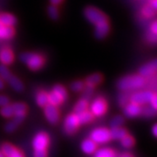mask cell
Here are the masks:
<instances>
[{
	"instance_id": "4dcf8cb0",
	"label": "cell",
	"mask_w": 157,
	"mask_h": 157,
	"mask_svg": "<svg viewBox=\"0 0 157 157\" xmlns=\"http://www.w3.org/2000/svg\"><path fill=\"white\" fill-rule=\"evenodd\" d=\"M124 123V118L121 115H116L110 121V125L112 128H121Z\"/></svg>"
},
{
	"instance_id": "1f68e13d",
	"label": "cell",
	"mask_w": 157,
	"mask_h": 157,
	"mask_svg": "<svg viewBox=\"0 0 157 157\" xmlns=\"http://www.w3.org/2000/svg\"><path fill=\"white\" fill-rule=\"evenodd\" d=\"M118 101H119V104L121 107H125L130 101V95L127 92L121 93L118 97Z\"/></svg>"
},
{
	"instance_id": "d590c367",
	"label": "cell",
	"mask_w": 157,
	"mask_h": 157,
	"mask_svg": "<svg viewBox=\"0 0 157 157\" xmlns=\"http://www.w3.org/2000/svg\"><path fill=\"white\" fill-rule=\"evenodd\" d=\"M70 87H71L72 91L78 93V92H80V91L84 89L85 84L84 82H82V81H74L71 84Z\"/></svg>"
},
{
	"instance_id": "52a82bcc",
	"label": "cell",
	"mask_w": 157,
	"mask_h": 157,
	"mask_svg": "<svg viewBox=\"0 0 157 157\" xmlns=\"http://www.w3.org/2000/svg\"><path fill=\"white\" fill-rule=\"evenodd\" d=\"M78 126L79 122L78 117L74 113L69 114L64 121V131L67 135H73L77 131Z\"/></svg>"
},
{
	"instance_id": "7c38bea8",
	"label": "cell",
	"mask_w": 157,
	"mask_h": 157,
	"mask_svg": "<svg viewBox=\"0 0 157 157\" xmlns=\"http://www.w3.org/2000/svg\"><path fill=\"white\" fill-rule=\"evenodd\" d=\"M2 153L5 157H25L22 152L9 143H6L2 146Z\"/></svg>"
},
{
	"instance_id": "83f0119b",
	"label": "cell",
	"mask_w": 157,
	"mask_h": 157,
	"mask_svg": "<svg viewBox=\"0 0 157 157\" xmlns=\"http://www.w3.org/2000/svg\"><path fill=\"white\" fill-rule=\"evenodd\" d=\"M2 108L0 109V113L3 117L5 118H11L14 116V113H13V108L12 105L7 104L4 107H1Z\"/></svg>"
},
{
	"instance_id": "30bf717a",
	"label": "cell",
	"mask_w": 157,
	"mask_h": 157,
	"mask_svg": "<svg viewBox=\"0 0 157 157\" xmlns=\"http://www.w3.org/2000/svg\"><path fill=\"white\" fill-rule=\"evenodd\" d=\"M157 69V62L156 60H153V61L148 62L145 65H143L139 70V73L140 76H142L143 78H150L152 76H154V74L155 73Z\"/></svg>"
},
{
	"instance_id": "8992f818",
	"label": "cell",
	"mask_w": 157,
	"mask_h": 157,
	"mask_svg": "<svg viewBox=\"0 0 157 157\" xmlns=\"http://www.w3.org/2000/svg\"><path fill=\"white\" fill-rule=\"evenodd\" d=\"M90 112L94 116H101L107 111V102L102 97H97L90 106Z\"/></svg>"
},
{
	"instance_id": "44dd1931",
	"label": "cell",
	"mask_w": 157,
	"mask_h": 157,
	"mask_svg": "<svg viewBox=\"0 0 157 157\" xmlns=\"http://www.w3.org/2000/svg\"><path fill=\"white\" fill-rule=\"evenodd\" d=\"M36 103L41 107H44L48 104V94L44 91H40L36 95Z\"/></svg>"
},
{
	"instance_id": "74e56055",
	"label": "cell",
	"mask_w": 157,
	"mask_h": 157,
	"mask_svg": "<svg viewBox=\"0 0 157 157\" xmlns=\"http://www.w3.org/2000/svg\"><path fill=\"white\" fill-rule=\"evenodd\" d=\"M141 114H143L146 117H153L155 114V110L151 107H146L141 108Z\"/></svg>"
},
{
	"instance_id": "6da1fadb",
	"label": "cell",
	"mask_w": 157,
	"mask_h": 157,
	"mask_svg": "<svg viewBox=\"0 0 157 157\" xmlns=\"http://www.w3.org/2000/svg\"><path fill=\"white\" fill-rule=\"evenodd\" d=\"M146 86V79L139 75H129L121 78L117 83L118 88L123 92L140 89Z\"/></svg>"
},
{
	"instance_id": "ee69618b",
	"label": "cell",
	"mask_w": 157,
	"mask_h": 157,
	"mask_svg": "<svg viewBox=\"0 0 157 157\" xmlns=\"http://www.w3.org/2000/svg\"><path fill=\"white\" fill-rule=\"evenodd\" d=\"M150 6L154 8V9H155L156 10L157 8V0H152L151 2H150Z\"/></svg>"
},
{
	"instance_id": "9a60e30c",
	"label": "cell",
	"mask_w": 157,
	"mask_h": 157,
	"mask_svg": "<svg viewBox=\"0 0 157 157\" xmlns=\"http://www.w3.org/2000/svg\"><path fill=\"white\" fill-rule=\"evenodd\" d=\"M80 147H81V150L84 152L85 154L92 155L96 151L97 144L91 139H86V140H84L82 141Z\"/></svg>"
},
{
	"instance_id": "8d00e7d4",
	"label": "cell",
	"mask_w": 157,
	"mask_h": 157,
	"mask_svg": "<svg viewBox=\"0 0 157 157\" xmlns=\"http://www.w3.org/2000/svg\"><path fill=\"white\" fill-rule=\"evenodd\" d=\"M84 91L83 92V96H82V99L86 100V101H89V99L92 97L93 94H94V87H90V86H85L84 89L82 90Z\"/></svg>"
},
{
	"instance_id": "e575fe53",
	"label": "cell",
	"mask_w": 157,
	"mask_h": 157,
	"mask_svg": "<svg viewBox=\"0 0 157 157\" xmlns=\"http://www.w3.org/2000/svg\"><path fill=\"white\" fill-rule=\"evenodd\" d=\"M47 12H48V15H49L51 19H52V20L58 19V17H59V11H58L57 6H50L48 7Z\"/></svg>"
},
{
	"instance_id": "ba28073f",
	"label": "cell",
	"mask_w": 157,
	"mask_h": 157,
	"mask_svg": "<svg viewBox=\"0 0 157 157\" xmlns=\"http://www.w3.org/2000/svg\"><path fill=\"white\" fill-rule=\"evenodd\" d=\"M50 139L46 133L40 132L35 135L33 140V147L34 150H46L49 145Z\"/></svg>"
},
{
	"instance_id": "484cf974",
	"label": "cell",
	"mask_w": 157,
	"mask_h": 157,
	"mask_svg": "<svg viewBox=\"0 0 157 157\" xmlns=\"http://www.w3.org/2000/svg\"><path fill=\"white\" fill-rule=\"evenodd\" d=\"M94 157H117L116 153L111 148H101L100 150H96Z\"/></svg>"
},
{
	"instance_id": "f35d334b",
	"label": "cell",
	"mask_w": 157,
	"mask_h": 157,
	"mask_svg": "<svg viewBox=\"0 0 157 157\" xmlns=\"http://www.w3.org/2000/svg\"><path fill=\"white\" fill-rule=\"evenodd\" d=\"M33 157H47V152L46 150H35Z\"/></svg>"
},
{
	"instance_id": "7bdbcfd3",
	"label": "cell",
	"mask_w": 157,
	"mask_h": 157,
	"mask_svg": "<svg viewBox=\"0 0 157 157\" xmlns=\"http://www.w3.org/2000/svg\"><path fill=\"white\" fill-rule=\"evenodd\" d=\"M64 0H50L51 4H52V6H59V5H60L62 2H63Z\"/></svg>"
},
{
	"instance_id": "cb8c5ba5",
	"label": "cell",
	"mask_w": 157,
	"mask_h": 157,
	"mask_svg": "<svg viewBox=\"0 0 157 157\" xmlns=\"http://www.w3.org/2000/svg\"><path fill=\"white\" fill-rule=\"evenodd\" d=\"M52 92H53L55 94L59 96L63 102L67 99V92L65 89V87L61 85H56L53 86V88L52 90Z\"/></svg>"
},
{
	"instance_id": "603a6c76",
	"label": "cell",
	"mask_w": 157,
	"mask_h": 157,
	"mask_svg": "<svg viewBox=\"0 0 157 157\" xmlns=\"http://www.w3.org/2000/svg\"><path fill=\"white\" fill-rule=\"evenodd\" d=\"M77 117H78V122L79 124H87L91 122L94 119V115L93 113L89 111H85L83 113H78L76 114Z\"/></svg>"
},
{
	"instance_id": "ab89813d",
	"label": "cell",
	"mask_w": 157,
	"mask_h": 157,
	"mask_svg": "<svg viewBox=\"0 0 157 157\" xmlns=\"http://www.w3.org/2000/svg\"><path fill=\"white\" fill-rule=\"evenodd\" d=\"M9 104V99L5 95H0V107H4Z\"/></svg>"
},
{
	"instance_id": "b9f144b4",
	"label": "cell",
	"mask_w": 157,
	"mask_h": 157,
	"mask_svg": "<svg viewBox=\"0 0 157 157\" xmlns=\"http://www.w3.org/2000/svg\"><path fill=\"white\" fill-rule=\"evenodd\" d=\"M150 31H151V33L155 34L157 33V22L156 21H154L152 23L151 25H150Z\"/></svg>"
},
{
	"instance_id": "4fadbf2b",
	"label": "cell",
	"mask_w": 157,
	"mask_h": 157,
	"mask_svg": "<svg viewBox=\"0 0 157 157\" xmlns=\"http://www.w3.org/2000/svg\"><path fill=\"white\" fill-rule=\"evenodd\" d=\"M110 30V26L108 21L100 23L95 25V30H94V35L97 39H102L107 36Z\"/></svg>"
},
{
	"instance_id": "9c48e42d",
	"label": "cell",
	"mask_w": 157,
	"mask_h": 157,
	"mask_svg": "<svg viewBox=\"0 0 157 157\" xmlns=\"http://www.w3.org/2000/svg\"><path fill=\"white\" fill-rule=\"evenodd\" d=\"M44 113H45L46 120L51 124H56L59 120V112L56 106L47 104L44 107Z\"/></svg>"
},
{
	"instance_id": "60d3db41",
	"label": "cell",
	"mask_w": 157,
	"mask_h": 157,
	"mask_svg": "<svg viewBox=\"0 0 157 157\" xmlns=\"http://www.w3.org/2000/svg\"><path fill=\"white\" fill-rule=\"evenodd\" d=\"M149 104H150V107H153L155 110L157 108V98H156V94H155V95L153 96V98L151 99V101L149 102Z\"/></svg>"
},
{
	"instance_id": "d6a6232c",
	"label": "cell",
	"mask_w": 157,
	"mask_h": 157,
	"mask_svg": "<svg viewBox=\"0 0 157 157\" xmlns=\"http://www.w3.org/2000/svg\"><path fill=\"white\" fill-rule=\"evenodd\" d=\"M12 73L10 72V70L5 65H0V77L3 78L4 80H7L8 78L11 77Z\"/></svg>"
},
{
	"instance_id": "ffe728a7",
	"label": "cell",
	"mask_w": 157,
	"mask_h": 157,
	"mask_svg": "<svg viewBox=\"0 0 157 157\" xmlns=\"http://www.w3.org/2000/svg\"><path fill=\"white\" fill-rule=\"evenodd\" d=\"M14 35V29L11 26H6L0 24V39H11Z\"/></svg>"
},
{
	"instance_id": "7dc6e473",
	"label": "cell",
	"mask_w": 157,
	"mask_h": 157,
	"mask_svg": "<svg viewBox=\"0 0 157 157\" xmlns=\"http://www.w3.org/2000/svg\"><path fill=\"white\" fill-rule=\"evenodd\" d=\"M5 87V83H4V79L0 77V90L4 89Z\"/></svg>"
},
{
	"instance_id": "5b68a950",
	"label": "cell",
	"mask_w": 157,
	"mask_h": 157,
	"mask_svg": "<svg viewBox=\"0 0 157 157\" xmlns=\"http://www.w3.org/2000/svg\"><path fill=\"white\" fill-rule=\"evenodd\" d=\"M155 94L152 91H141V92H136L134 93L133 94L130 95V101L138 104V105H143L146 103H149L151 99L153 98V96L155 95Z\"/></svg>"
},
{
	"instance_id": "f6af8a7d",
	"label": "cell",
	"mask_w": 157,
	"mask_h": 157,
	"mask_svg": "<svg viewBox=\"0 0 157 157\" xmlns=\"http://www.w3.org/2000/svg\"><path fill=\"white\" fill-rule=\"evenodd\" d=\"M152 132L155 136H157V125H154V127L152 128Z\"/></svg>"
},
{
	"instance_id": "3957f363",
	"label": "cell",
	"mask_w": 157,
	"mask_h": 157,
	"mask_svg": "<svg viewBox=\"0 0 157 157\" xmlns=\"http://www.w3.org/2000/svg\"><path fill=\"white\" fill-rule=\"evenodd\" d=\"M85 17L89 21L90 23H92L93 25H98L100 23L105 22L107 21V16L100 11L99 9H97L95 7L93 6H89L86 7L84 11Z\"/></svg>"
},
{
	"instance_id": "8fae6325",
	"label": "cell",
	"mask_w": 157,
	"mask_h": 157,
	"mask_svg": "<svg viewBox=\"0 0 157 157\" xmlns=\"http://www.w3.org/2000/svg\"><path fill=\"white\" fill-rule=\"evenodd\" d=\"M141 108L140 105L129 102L124 107V113L128 118L138 117L141 114Z\"/></svg>"
},
{
	"instance_id": "e0dca14e",
	"label": "cell",
	"mask_w": 157,
	"mask_h": 157,
	"mask_svg": "<svg viewBox=\"0 0 157 157\" xmlns=\"http://www.w3.org/2000/svg\"><path fill=\"white\" fill-rule=\"evenodd\" d=\"M8 82V84L12 87V89L16 92H22L24 90V85L21 82V80L16 76H14L13 74H11V77L6 80Z\"/></svg>"
},
{
	"instance_id": "c3c4849f",
	"label": "cell",
	"mask_w": 157,
	"mask_h": 157,
	"mask_svg": "<svg viewBox=\"0 0 157 157\" xmlns=\"http://www.w3.org/2000/svg\"><path fill=\"white\" fill-rule=\"evenodd\" d=\"M0 157H5V155H3V153H0Z\"/></svg>"
},
{
	"instance_id": "f1b7e54d",
	"label": "cell",
	"mask_w": 157,
	"mask_h": 157,
	"mask_svg": "<svg viewBox=\"0 0 157 157\" xmlns=\"http://www.w3.org/2000/svg\"><path fill=\"white\" fill-rule=\"evenodd\" d=\"M63 103V101L59 97V96L55 94L53 92H51L50 94H48V104L53 105V106H59Z\"/></svg>"
},
{
	"instance_id": "5bb4252c",
	"label": "cell",
	"mask_w": 157,
	"mask_h": 157,
	"mask_svg": "<svg viewBox=\"0 0 157 157\" xmlns=\"http://www.w3.org/2000/svg\"><path fill=\"white\" fill-rule=\"evenodd\" d=\"M13 60H14V55L11 49L4 48L0 50V62L2 65H5V66L11 65Z\"/></svg>"
},
{
	"instance_id": "d4e9b609",
	"label": "cell",
	"mask_w": 157,
	"mask_h": 157,
	"mask_svg": "<svg viewBox=\"0 0 157 157\" xmlns=\"http://www.w3.org/2000/svg\"><path fill=\"white\" fill-rule=\"evenodd\" d=\"M126 135H127V131L126 129L122 128H112V130H110L111 139H113V140H121Z\"/></svg>"
},
{
	"instance_id": "836d02e7",
	"label": "cell",
	"mask_w": 157,
	"mask_h": 157,
	"mask_svg": "<svg viewBox=\"0 0 157 157\" xmlns=\"http://www.w3.org/2000/svg\"><path fill=\"white\" fill-rule=\"evenodd\" d=\"M142 14L144 17H147V18L154 17L155 15V9H154L150 5L147 6L142 9Z\"/></svg>"
},
{
	"instance_id": "7402d4cb",
	"label": "cell",
	"mask_w": 157,
	"mask_h": 157,
	"mask_svg": "<svg viewBox=\"0 0 157 157\" xmlns=\"http://www.w3.org/2000/svg\"><path fill=\"white\" fill-rule=\"evenodd\" d=\"M23 120H24V118L14 116L13 120H12L11 121H10V122H8V123L6 124V132H8V133H11V132L15 131L16 128H17V126L22 122Z\"/></svg>"
},
{
	"instance_id": "277c9868",
	"label": "cell",
	"mask_w": 157,
	"mask_h": 157,
	"mask_svg": "<svg viewBox=\"0 0 157 157\" xmlns=\"http://www.w3.org/2000/svg\"><path fill=\"white\" fill-rule=\"evenodd\" d=\"M90 139L96 144H105L111 140L110 131L105 128H99L91 132Z\"/></svg>"
},
{
	"instance_id": "2e32d148",
	"label": "cell",
	"mask_w": 157,
	"mask_h": 157,
	"mask_svg": "<svg viewBox=\"0 0 157 157\" xmlns=\"http://www.w3.org/2000/svg\"><path fill=\"white\" fill-rule=\"evenodd\" d=\"M0 24L13 27L17 24V18L10 13H2L0 14Z\"/></svg>"
},
{
	"instance_id": "ac0fdd59",
	"label": "cell",
	"mask_w": 157,
	"mask_h": 157,
	"mask_svg": "<svg viewBox=\"0 0 157 157\" xmlns=\"http://www.w3.org/2000/svg\"><path fill=\"white\" fill-rule=\"evenodd\" d=\"M12 108H13L14 116L21 117L25 119V114H26V106L25 104H23V103H15V104H12Z\"/></svg>"
},
{
	"instance_id": "bcb514c9",
	"label": "cell",
	"mask_w": 157,
	"mask_h": 157,
	"mask_svg": "<svg viewBox=\"0 0 157 157\" xmlns=\"http://www.w3.org/2000/svg\"><path fill=\"white\" fill-rule=\"evenodd\" d=\"M120 157H134V155L130 153H123Z\"/></svg>"
},
{
	"instance_id": "d6986e66",
	"label": "cell",
	"mask_w": 157,
	"mask_h": 157,
	"mask_svg": "<svg viewBox=\"0 0 157 157\" xmlns=\"http://www.w3.org/2000/svg\"><path fill=\"white\" fill-rule=\"evenodd\" d=\"M102 81V76L100 73H94L86 78V85L90 87H94Z\"/></svg>"
},
{
	"instance_id": "7a4b0ae2",
	"label": "cell",
	"mask_w": 157,
	"mask_h": 157,
	"mask_svg": "<svg viewBox=\"0 0 157 157\" xmlns=\"http://www.w3.org/2000/svg\"><path fill=\"white\" fill-rule=\"evenodd\" d=\"M20 60L25 64L29 69L33 71H37L45 64V59L40 54L34 53V52H24L20 55Z\"/></svg>"
},
{
	"instance_id": "4316f807",
	"label": "cell",
	"mask_w": 157,
	"mask_h": 157,
	"mask_svg": "<svg viewBox=\"0 0 157 157\" xmlns=\"http://www.w3.org/2000/svg\"><path fill=\"white\" fill-rule=\"evenodd\" d=\"M87 108H88V101L81 99L75 105V107H74V113L75 114H78V113H83L85 111H86Z\"/></svg>"
},
{
	"instance_id": "f546056e",
	"label": "cell",
	"mask_w": 157,
	"mask_h": 157,
	"mask_svg": "<svg viewBox=\"0 0 157 157\" xmlns=\"http://www.w3.org/2000/svg\"><path fill=\"white\" fill-rule=\"evenodd\" d=\"M121 141L122 147H124L125 148H130L135 144V140L133 139V137L131 135H128V134L125 135L122 139H121Z\"/></svg>"
}]
</instances>
